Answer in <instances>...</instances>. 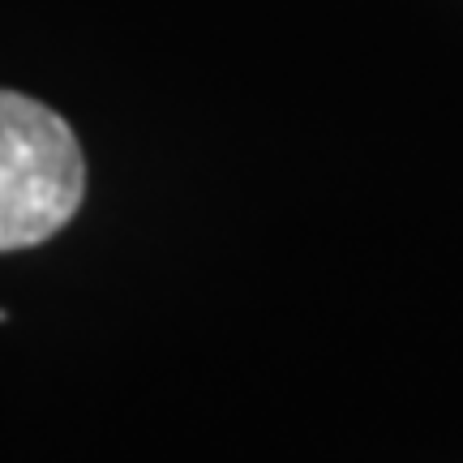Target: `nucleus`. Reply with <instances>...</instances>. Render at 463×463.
Masks as SVG:
<instances>
[{
    "mask_svg": "<svg viewBox=\"0 0 463 463\" xmlns=\"http://www.w3.org/2000/svg\"><path fill=\"white\" fill-rule=\"evenodd\" d=\"M86 198L82 146L48 103L0 90V253L52 241Z\"/></svg>",
    "mask_w": 463,
    "mask_h": 463,
    "instance_id": "obj_1",
    "label": "nucleus"
}]
</instances>
